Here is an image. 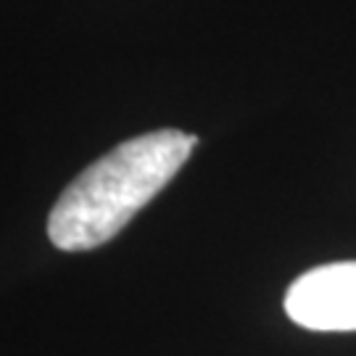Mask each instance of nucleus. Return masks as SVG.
<instances>
[{"label": "nucleus", "mask_w": 356, "mask_h": 356, "mask_svg": "<svg viewBox=\"0 0 356 356\" xmlns=\"http://www.w3.org/2000/svg\"><path fill=\"white\" fill-rule=\"evenodd\" d=\"M285 312L306 330H356V261L304 272L285 293Z\"/></svg>", "instance_id": "obj_2"}, {"label": "nucleus", "mask_w": 356, "mask_h": 356, "mask_svg": "<svg viewBox=\"0 0 356 356\" xmlns=\"http://www.w3.org/2000/svg\"><path fill=\"white\" fill-rule=\"evenodd\" d=\"M198 145L182 129H159L116 145L61 193L48 216V238L61 251H90L127 227L166 188Z\"/></svg>", "instance_id": "obj_1"}]
</instances>
